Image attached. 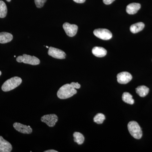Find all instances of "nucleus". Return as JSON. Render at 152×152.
Masks as SVG:
<instances>
[{
	"label": "nucleus",
	"mask_w": 152,
	"mask_h": 152,
	"mask_svg": "<svg viewBox=\"0 0 152 152\" xmlns=\"http://www.w3.org/2000/svg\"><path fill=\"white\" fill-rule=\"evenodd\" d=\"M77 93V90L73 88L70 84H66L60 88L57 95L58 98L61 99H65L71 97Z\"/></svg>",
	"instance_id": "obj_1"
},
{
	"label": "nucleus",
	"mask_w": 152,
	"mask_h": 152,
	"mask_svg": "<svg viewBox=\"0 0 152 152\" xmlns=\"http://www.w3.org/2000/svg\"><path fill=\"white\" fill-rule=\"evenodd\" d=\"M22 80L21 78L18 77H13L7 80L1 87L3 91L8 92L14 89L19 86L21 84Z\"/></svg>",
	"instance_id": "obj_2"
},
{
	"label": "nucleus",
	"mask_w": 152,
	"mask_h": 152,
	"mask_svg": "<svg viewBox=\"0 0 152 152\" xmlns=\"http://www.w3.org/2000/svg\"><path fill=\"white\" fill-rule=\"evenodd\" d=\"M128 129L131 135L137 140L141 138L142 132L140 125L137 122L132 121L128 124Z\"/></svg>",
	"instance_id": "obj_3"
},
{
	"label": "nucleus",
	"mask_w": 152,
	"mask_h": 152,
	"mask_svg": "<svg viewBox=\"0 0 152 152\" xmlns=\"http://www.w3.org/2000/svg\"><path fill=\"white\" fill-rule=\"evenodd\" d=\"M16 60L18 62L23 63L32 65H37L40 63V60L37 57L26 54L19 56L17 57Z\"/></svg>",
	"instance_id": "obj_4"
},
{
	"label": "nucleus",
	"mask_w": 152,
	"mask_h": 152,
	"mask_svg": "<svg viewBox=\"0 0 152 152\" xmlns=\"http://www.w3.org/2000/svg\"><path fill=\"white\" fill-rule=\"evenodd\" d=\"M94 34L97 37L104 40L110 39L113 37L112 33L107 29H96L94 31Z\"/></svg>",
	"instance_id": "obj_5"
},
{
	"label": "nucleus",
	"mask_w": 152,
	"mask_h": 152,
	"mask_svg": "<svg viewBox=\"0 0 152 152\" xmlns=\"http://www.w3.org/2000/svg\"><path fill=\"white\" fill-rule=\"evenodd\" d=\"M41 121L45 123L49 127H54L58 121V117L56 114L45 115L41 118Z\"/></svg>",
	"instance_id": "obj_6"
},
{
	"label": "nucleus",
	"mask_w": 152,
	"mask_h": 152,
	"mask_svg": "<svg viewBox=\"0 0 152 152\" xmlns=\"http://www.w3.org/2000/svg\"><path fill=\"white\" fill-rule=\"evenodd\" d=\"M48 54L49 56L59 59H63L66 58V54L65 52L58 48L50 47L49 48Z\"/></svg>",
	"instance_id": "obj_7"
},
{
	"label": "nucleus",
	"mask_w": 152,
	"mask_h": 152,
	"mask_svg": "<svg viewBox=\"0 0 152 152\" xmlns=\"http://www.w3.org/2000/svg\"><path fill=\"white\" fill-rule=\"evenodd\" d=\"M63 28L69 37H73L75 36L78 30V26L76 25L71 24L65 23L63 25Z\"/></svg>",
	"instance_id": "obj_8"
},
{
	"label": "nucleus",
	"mask_w": 152,
	"mask_h": 152,
	"mask_svg": "<svg viewBox=\"0 0 152 152\" xmlns=\"http://www.w3.org/2000/svg\"><path fill=\"white\" fill-rule=\"evenodd\" d=\"M117 77L118 83L121 84H126L132 80V76L129 73L124 72L118 74Z\"/></svg>",
	"instance_id": "obj_9"
},
{
	"label": "nucleus",
	"mask_w": 152,
	"mask_h": 152,
	"mask_svg": "<svg viewBox=\"0 0 152 152\" xmlns=\"http://www.w3.org/2000/svg\"><path fill=\"white\" fill-rule=\"evenodd\" d=\"M13 127L16 130L23 134H30L32 132V129L29 126H27L19 123H15L14 124Z\"/></svg>",
	"instance_id": "obj_10"
},
{
	"label": "nucleus",
	"mask_w": 152,
	"mask_h": 152,
	"mask_svg": "<svg viewBox=\"0 0 152 152\" xmlns=\"http://www.w3.org/2000/svg\"><path fill=\"white\" fill-rule=\"evenodd\" d=\"M12 149V145L0 136V152H10Z\"/></svg>",
	"instance_id": "obj_11"
},
{
	"label": "nucleus",
	"mask_w": 152,
	"mask_h": 152,
	"mask_svg": "<svg viewBox=\"0 0 152 152\" xmlns=\"http://www.w3.org/2000/svg\"><path fill=\"white\" fill-rule=\"evenodd\" d=\"M140 8V4L136 3H131L127 6L126 11L129 15H134L137 12Z\"/></svg>",
	"instance_id": "obj_12"
},
{
	"label": "nucleus",
	"mask_w": 152,
	"mask_h": 152,
	"mask_svg": "<svg viewBox=\"0 0 152 152\" xmlns=\"http://www.w3.org/2000/svg\"><path fill=\"white\" fill-rule=\"evenodd\" d=\"M92 52L95 56L99 58L105 56L107 53L106 49L102 47H95L93 48Z\"/></svg>",
	"instance_id": "obj_13"
},
{
	"label": "nucleus",
	"mask_w": 152,
	"mask_h": 152,
	"mask_svg": "<svg viewBox=\"0 0 152 152\" xmlns=\"http://www.w3.org/2000/svg\"><path fill=\"white\" fill-rule=\"evenodd\" d=\"M12 39L13 36L12 34L5 32L0 33V43L5 44L10 42Z\"/></svg>",
	"instance_id": "obj_14"
},
{
	"label": "nucleus",
	"mask_w": 152,
	"mask_h": 152,
	"mask_svg": "<svg viewBox=\"0 0 152 152\" xmlns=\"http://www.w3.org/2000/svg\"><path fill=\"white\" fill-rule=\"evenodd\" d=\"M145 27V24L142 22H139L132 25L130 28L131 32L133 34H136L141 31Z\"/></svg>",
	"instance_id": "obj_15"
},
{
	"label": "nucleus",
	"mask_w": 152,
	"mask_h": 152,
	"mask_svg": "<svg viewBox=\"0 0 152 152\" xmlns=\"http://www.w3.org/2000/svg\"><path fill=\"white\" fill-rule=\"evenodd\" d=\"M136 93L142 97L146 96L148 94L149 89L145 86H139L136 89Z\"/></svg>",
	"instance_id": "obj_16"
},
{
	"label": "nucleus",
	"mask_w": 152,
	"mask_h": 152,
	"mask_svg": "<svg viewBox=\"0 0 152 152\" xmlns=\"http://www.w3.org/2000/svg\"><path fill=\"white\" fill-rule=\"evenodd\" d=\"M132 97V96L128 92L124 93L122 97L123 101L124 102L130 104H133L134 103V100Z\"/></svg>",
	"instance_id": "obj_17"
},
{
	"label": "nucleus",
	"mask_w": 152,
	"mask_h": 152,
	"mask_svg": "<svg viewBox=\"0 0 152 152\" xmlns=\"http://www.w3.org/2000/svg\"><path fill=\"white\" fill-rule=\"evenodd\" d=\"M73 137L74 142L77 143L78 145H82L84 142V137L80 133L75 132L73 134Z\"/></svg>",
	"instance_id": "obj_18"
},
{
	"label": "nucleus",
	"mask_w": 152,
	"mask_h": 152,
	"mask_svg": "<svg viewBox=\"0 0 152 152\" xmlns=\"http://www.w3.org/2000/svg\"><path fill=\"white\" fill-rule=\"evenodd\" d=\"M7 8L5 3L0 1V18H4L7 16Z\"/></svg>",
	"instance_id": "obj_19"
},
{
	"label": "nucleus",
	"mask_w": 152,
	"mask_h": 152,
	"mask_svg": "<svg viewBox=\"0 0 152 152\" xmlns=\"http://www.w3.org/2000/svg\"><path fill=\"white\" fill-rule=\"evenodd\" d=\"M105 119V117L104 114L98 113L95 116L94 118V122L97 124H102Z\"/></svg>",
	"instance_id": "obj_20"
},
{
	"label": "nucleus",
	"mask_w": 152,
	"mask_h": 152,
	"mask_svg": "<svg viewBox=\"0 0 152 152\" xmlns=\"http://www.w3.org/2000/svg\"><path fill=\"white\" fill-rule=\"evenodd\" d=\"M47 0H34L35 3L37 7L41 8L42 7L46 2Z\"/></svg>",
	"instance_id": "obj_21"
},
{
	"label": "nucleus",
	"mask_w": 152,
	"mask_h": 152,
	"mask_svg": "<svg viewBox=\"0 0 152 152\" xmlns=\"http://www.w3.org/2000/svg\"><path fill=\"white\" fill-rule=\"evenodd\" d=\"M71 86L74 89H79L80 88L81 86L80 84H79L78 83H71L70 84Z\"/></svg>",
	"instance_id": "obj_22"
},
{
	"label": "nucleus",
	"mask_w": 152,
	"mask_h": 152,
	"mask_svg": "<svg viewBox=\"0 0 152 152\" xmlns=\"http://www.w3.org/2000/svg\"><path fill=\"white\" fill-rule=\"evenodd\" d=\"M115 0H103L104 4L106 5H109L111 4Z\"/></svg>",
	"instance_id": "obj_23"
},
{
	"label": "nucleus",
	"mask_w": 152,
	"mask_h": 152,
	"mask_svg": "<svg viewBox=\"0 0 152 152\" xmlns=\"http://www.w3.org/2000/svg\"><path fill=\"white\" fill-rule=\"evenodd\" d=\"M73 1H74L76 3L82 4V3H84L86 1V0H73Z\"/></svg>",
	"instance_id": "obj_24"
},
{
	"label": "nucleus",
	"mask_w": 152,
	"mask_h": 152,
	"mask_svg": "<svg viewBox=\"0 0 152 152\" xmlns=\"http://www.w3.org/2000/svg\"><path fill=\"white\" fill-rule=\"evenodd\" d=\"M57 151L54 150H49L48 151H45V152H58Z\"/></svg>",
	"instance_id": "obj_25"
},
{
	"label": "nucleus",
	"mask_w": 152,
	"mask_h": 152,
	"mask_svg": "<svg viewBox=\"0 0 152 152\" xmlns=\"http://www.w3.org/2000/svg\"><path fill=\"white\" fill-rule=\"evenodd\" d=\"M6 1H7L8 2H10L11 1V0H6Z\"/></svg>",
	"instance_id": "obj_26"
},
{
	"label": "nucleus",
	"mask_w": 152,
	"mask_h": 152,
	"mask_svg": "<svg viewBox=\"0 0 152 152\" xmlns=\"http://www.w3.org/2000/svg\"><path fill=\"white\" fill-rule=\"evenodd\" d=\"M1 71H0V76H1Z\"/></svg>",
	"instance_id": "obj_27"
},
{
	"label": "nucleus",
	"mask_w": 152,
	"mask_h": 152,
	"mask_svg": "<svg viewBox=\"0 0 152 152\" xmlns=\"http://www.w3.org/2000/svg\"><path fill=\"white\" fill-rule=\"evenodd\" d=\"M46 48H49V47L47 46H46Z\"/></svg>",
	"instance_id": "obj_28"
}]
</instances>
